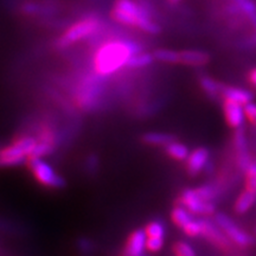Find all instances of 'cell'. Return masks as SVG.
Returning a JSON list of instances; mask_svg holds the SVG:
<instances>
[{"label":"cell","mask_w":256,"mask_h":256,"mask_svg":"<svg viewBox=\"0 0 256 256\" xmlns=\"http://www.w3.org/2000/svg\"><path fill=\"white\" fill-rule=\"evenodd\" d=\"M110 16L121 25L136 28L148 34H158L162 31L154 20V10L147 0H115Z\"/></svg>","instance_id":"obj_2"},{"label":"cell","mask_w":256,"mask_h":256,"mask_svg":"<svg viewBox=\"0 0 256 256\" xmlns=\"http://www.w3.org/2000/svg\"><path fill=\"white\" fill-rule=\"evenodd\" d=\"M216 223L226 232V235L228 236L230 241L240 246V247H249L254 242L252 236L246 232L244 230H242L238 224L234 222L232 220H230L228 216L224 215V214H217Z\"/></svg>","instance_id":"obj_7"},{"label":"cell","mask_w":256,"mask_h":256,"mask_svg":"<svg viewBox=\"0 0 256 256\" xmlns=\"http://www.w3.org/2000/svg\"><path fill=\"white\" fill-rule=\"evenodd\" d=\"M256 200V194L252 191H248L246 190L244 192H242L241 194H240L238 200H236L235 203V211L238 214H246L247 211L250 209V208L254 206Z\"/></svg>","instance_id":"obj_20"},{"label":"cell","mask_w":256,"mask_h":256,"mask_svg":"<svg viewBox=\"0 0 256 256\" xmlns=\"http://www.w3.org/2000/svg\"><path fill=\"white\" fill-rule=\"evenodd\" d=\"M179 204L186 208V209L192 214L196 215H204L209 216L215 212V206L212 202H208L203 200L196 188H186L182 192L180 198H179Z\"/></svg>","instance_id":"obj_6"},{"label":"cell","mask_w":256,"mask_h":256,"mask_svg":"<svg viewBox=\"0 0 256 256\" xmlns=\"http://www.w3.org/2000/svg\"><path fill=\"white\" fill-rule=\"evenodd\" d=\"M200 86L211 98H217V96L222 94L223 84H220V83L209 78V76H202L200 78Z\"/></svg>","instance_id":"obj_22"},{"label":"cell","mask_w":256,"mask_h":256,"mask_svg":"<svg viewBox=\"0 0 256 256\" xmlns=\"http://www.w3.org/2000/svg\"><path fill=\"white\" fill-rule=\"evenodd\" d=\"M210 153L206 147H198L194 150L186 159V171L190 176H197L208 165Z\"/></svg>","instance_id":"obj_10"},{"label":"cell","mask_w":256,"mask_h":256,"mask_svg":"<svg viewBox=\"0 0 256 256\" xmlns=\"http://www.w3.org/2000/svg\"><path fill=\"white\" fill-rule=\"evenodd\" d=\"M154 58L159 62L168 64H180V55L179 52L168 49H158L153 52Z\"/></svg>","instance_id":"obj_23"},{"label":"cell","mask_w":256,"mask_h":256,"mask_svg":"<svg viewBox=\"0 0 256 256\" xmlns=\"http://www.w3.org/2000/svg\"><path fill=\"white\" fill-rule=\"evenodd\" d=\"M244 110L247 119L256 126V104H252V102H249L248 104L244 106Z\"/></svg>","instance_id":"obj_30"},{"label":"cell","mask_w":256,"mask_h":256,"mask_svg":"<svg viewBox=\"0 0 256 256\" xmlns=\"http://www.w3.org/2000/svg\"><path fill=\"white\" fill-rule=\"evenodd\" d=\"M142 48L130 40H110L98 48L94 55V72L104 78L127 66L130 57L142 52Z\"/></svg>","instance_id":"obj_1"},{"label":"cell","mask_w":256,"mask_h":256,"mask_svg":"<svg viewBox=\"0 0 256 256\" xmlns=\"http://www.w3.org/2000/svg\"><path fill=\"white\" fill-rule=\"evenodd\" d=\"M176 136L168 133H159V132H147L142 136V142L145 145L156 146V147H166L168 144L174 142Z\"/></svg>","instance_id":"obj_16"},{"label":"cell","mask_w":256,"mask_h":256,"mask_svg":"<svg viewBox=\"0 0 256 256\" xmlns=\"http://www.w3.org/2000/svg\"><path fill=\"white\" fill-rule=\"evenodd\" d=\"M166 2H168V5H171V6H176V5H178L179 2H182V0H166Z\"/></svg>","instance_id":"obj_32"},{"label":"cell","mask_w":256,"mask_h":256,"mask_svg":"<svg viewBox=\"0 0 256 256\" xmlns=\"http://www.w3.org/2000/svg\"><path fill=\"white\" fill-rule=\"evenodd\" d=\"M164 246V238H147V250L159 252Z\"/></svg>","instance_id":"obj_29"},{"label":"cell","mask_w":256,"mask_h":256,"mask_svg":"<svg viewBox=\"0 0 256 256\" xmlns=\"http://www.w3.org/2000/svg\"><path fill=\"white\" fill-rule=\"evenodd\" d=\"M238 6L243 17L250 23L256 34V2L254 0H230Z\"/></svg>","instance_id":"obj_17"},{"label":"cell","mask_w":256,"mask_h":256,"mask_svg":"<svg viewBox=\"0 0 256 256\" xmlns=\"http://www.w3.org/2000/svg\"><path fill=\"white\" fill-rule=\"evenodd\" d=\"M104 26L102 18L95 14H88L83 16L81 19L70 25L63 34L57 38L55 46L57 49H66L72 44L78 43L80 40L94 36L98 34Z\"/></svg>","instance_id":"obj_3"},{"label":"cell","mask_w":256,"mask_h":256,"mask_svg":"<svg viewBox=\"0 0 256 256\" xmlns=\"http://www.w3.org/2000/svg\"><path fill=\"white\" fill-rule=\"evenodd\" d=\"M154 55L153 54H148V52H138L136 55H133L130 57V60L127 62V68L130 69H139V68H144V66H151L154 60Z\"/></svg>","instance_id":"obj_21"},{"label":"cell","mask_w":256,"mask_h":256,"mask_svg":"<svg viewBox=\"0 0 256 256\" xmlns=\"http://www.w3.org/2000/svg\"><path fill=\"white\" fill-rule=\"evenodd\" d=\"M165 152L170 158L178 160V162H183V160H186L190 152H188V148L184 144L178 142H172L168 144V146L165 147Z\"/></svg>","instance_id":"obj_18"},{"label":"cell","mask_w":256,"mask_h":256,"mask_svg":"<svg viewBox=\"0 0 256 256\" xmlns=\"http://www.w3.org/2000/svg\"><path fill=\"white\" fill-rule=\"evenodd\" d=\"M234 146H235L236 156H238V164L240 168L246 171L250 164V156L248 154L247 138H246L244 130L242 128H238L234 134Z\"/></svg>","instance_id":"obj_13"},{"label":"cell","mask_w":256,"mask_h":256,"mask_svg":"<svg viewBox=\"0 0 256 256\" xmlns=\"http://www.w3.org/2000/svg\"><path fill=\"white\" fill-rule=\"evenodd\" d=\"M147 238H164L165 236V226L160 220H152L145 228Z\"/></svg>","instance_id":"obj_24"},{"label":"cell","mask_w":256,"mask_h":256,"mask_svg":"<svg viewBox=\"0 0 256 256\" xmlns=\"http://www.w3.org/2000/svg\"><path fill=\"white\" fill-rule=\"evenodd\" d=\"M171 218L172 222H174L176 226L183 229L192 220V212H190V211H188L185 206H182V204H179V206H176L174 209H172Z\"/></svg>","instance_id":"obj_19"},{"label":"cell","mask_w":256,"mask_h":256,"mask_svg":"<svg viewBox=\"0 0 256 256\" xmlns=\"http://www.w3.org/2000/svg\"><path fill=\"white\" fill-rule=\"evenodd\" d=\"M174 249L177 256H196L194 249L186 242H177Z\"/></svg>","instance_id":"obj_28"},{"label":"cell","mask_w":256,"mask_h":256,"mask_svg":"<svg viewBox=\"0 0 256 256\" xmlns=\"http://www.w3.org/2000/svg\"><path fill=\"white\" fill-rule=\"evenodd\" d=\"M202 220V236L206 238L208 241L215 244L216 247L222 249H229L230 247V240L226 232L220 229V226L217 223L211 222L208 220Z\"/></svg>","instance_id":"obj_8"},{"label":"cell","mask_w":256,"mask_h":256,"mask_svg":"<svg viewBox=\"0 0 256 256\" xmlns=\"http://www.w3.org/2000/svg\"><path fill=\"white\" fill-rule=\"evenodd\" d=\"M28 168H30L32 174L37 179V182L46 188H60L66 185V180L57 174L48 162L40 158H32L28 160Z\"/></svg>","instance_id":"obj_5"},{"label":"cell","mask_w":256,"mask_h":256,"mask_svg":"<svg viewBox=\"0 0 256 256\" xmlns=\"http://www.w3.org/2000/svg\"><path fill=\"white\" fill-rule=\"evenodd\" d=\"M147 249V235L145 229H136L128 238L124 247V256H144Z\"/></svg>","instance_id":"obj_11"},{"label":"cell","mask_w":256,"mask_h":256,"mask_svg":"<svg viewBox=\"0 0 256 256\" xmlns=\"http://www.w3.org/2000/svg\"><path fill=\"white\" fill-rule=\"evenodd\" d=\"M36 145L37 140L34 138L28 136L18 138L11 145L0 148V166L10 168L28 162Z\"/></svg>","instance_id":"obj_4"},{"label":"cell","mask_w":256,"mask_h":256,"mask_svg":"<svg viewBox=\"0 0 256 256\" xmlns=\"http://www.w3.org/2000/svg\"><path fill=\"white\" fill-rule=\"evenodd\" d=\"M223 112L226 116V124L232 128H241L243 122H244L246 110L244 106L238 104V102L224 100L223 104Z\"/></svg>","instance_id":"obj_9"},{"label":"cell","mask_w":256,"mask_h":256,"mask_svg":"<svg viewBox=\"0 0 256 256\" xmlns=\"http://www.w3.org/2000/svg\"><path fill=\"white\" fill-rule=\"evenodd\" d=\"M180 64L188 66H202L210 62V55L202 50H184L179 52Z\"/></svg>","instance_id":"obj_14"},{"label":"cell","mask_w":256,"mask_h":256,"mask_svg":"<svg viewBox=\"0 0 256 256\" xmlns=\"http://www.w3.org/2000/svg\"><path fill=\"white\" fill-rule=\"evenodd\" d=\"M246 190L256 194V162H252L246 170Z\"/></svg>","instance_id":"obj_25"},{"label":"cell","mask_w":256,"mask_h":256,"mask_svg":"<svg viewBox=\"0 0 256 256\" xmlns=\"http://www.w3.org/2000/svg\"><path fill=\"white\" fill-rule=\"evenodd\" d=\"M220 96H222L224 100L238 102V104L242 106L248 104L252 100V94L250 92L242 88L232 87V86H223Z\"/></svg>","instance_id":"obj_15"},{"label":"cell","mask_w":256,"mask_h":256,"mask_svg":"<svg viewBox=\"0 0 256 256\" xmlns=\"http://www.w3.org/2000/svg\"><path fill=\"white\" fill-rule=\"evenodd\" d=\"M183 232H185V235L188 236V238H197V236L202 235V220L192 218L190 222L184 226Z\"/></svg>","instance_id":"obj_26"},{"label":"cell","mask_w":256,"mask_h":256,"mask_svg":"<svg viewBox=\"0 0 256 256\" xmlns=\"http://www.w3.org/2000/svg\"><path fill=\"white\" fill-rule=\"evenodd\" d=\"M198 194L208 202H212L218 194V188L216 186H212V185H203V186H200L196 188Z\"/></svg>","instance_id":"obj_27"},{"label":"cell","mask_w":256,"mask_h":256,"mask_svg":"<svg viewBox=\"0 0 256 256\" xmlns=\"http://www.w3.org/2000/svg\"><path fill=\"white\" fill-rule=\"evenodd\" d=\"M248 80H249V82L254 86V87H256V68H254L250 72H249Z\"/></svg>","instance_id":"obj_31"},{"label":"cell","mask_w":256,"mask_h":256,"mask_svg":"<svg viewBox=\"0 0 256 256\" xmlns=\"http://www.w3.org/2000/svg\"><path fill=\"white\" fill-rule=\"evenodd\" d=\"M57 11L55 0L28 2L20 6V14L24 16H50Z\"/></svg>","instance_id":"obj_12"}]
</instances>
